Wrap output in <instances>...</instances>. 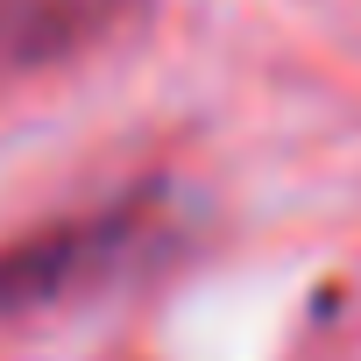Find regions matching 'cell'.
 <instances>
[{"mask_svg":"<svg viewBox=\"0 0 361 361\" xmlns=\"http://www.w3.org/2000/svg\"><path fill=\"white\" fill-rule=\"evenodd\" d=\"M163 241H170V199L156 185L128 192L99 213L57 220L15 248H0V312H43V305L85 298V290L142 269Z\"/></svg>","mask_w":361,"mask_h":361,"instance_id":"1","label":"cell"}]
</instances>
